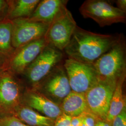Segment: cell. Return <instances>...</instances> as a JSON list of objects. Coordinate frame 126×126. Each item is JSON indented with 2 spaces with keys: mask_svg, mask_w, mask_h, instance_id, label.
Masks as SVG:
<instances>
[{
  "mask_svg": "<svg viewBox=\"0 0 126 126\" xmlns=\"http://www.w3.org/2000/svg\"><path fill=\"white\" fill-rule=\"evenodd\" d=\"M79 11L84 18L94 20L101 27L126 23V13L107 0H86L81 5Z\"/></svg>",
  "mask_w": 126,
  "mask_h": 126,
  "instance_id": "cell-5",
  "label": "cell"
},
{
  "mask_svg": "<svg viewBox=\"0 0 126 126\" xmlns=\"http://www.w3.org/2000/svg\"><path fill=\"white\" fill-rule=\"evenodd\" d=\"M32 89L37 91L59 106L72 91L66 71L61 63Z\"/></svg>",
  "mask_w": 126,
  "mask_h": 126,
  "instance_id": "cell-6",
  "label": "cell"
},
{
  "mask_svg": "<svg viewBox=\"0 0 126 126\" xmlns=\"http://www.w3.org/2000/svg\"><path fill=\"white\" fill-rule=\"evenodd\" d=\"M126 77V70L119 78L110 101L106 121L111 123L113 119L126 108V96L123 92V86Z\"/></svg>",
  "mask_w": 126,
  "mask_h": 126,
  "instance_id": "cell-16",
  "label": "cell"
},
{
  "mask_svg": "<svg viewBox=\"0 0 126 126\" xmlns=\"http://www.w3.org/2000/svg\"><path fill=\"white\" fill-rule=\"evenodd\" d=\"M77 26L72 14L67 9L50 24L45 36V39L48 45L63 51Z\"/></svg>",
  "mask_w": 126,
  "mask_h": 126,
  "instance_id": "cell-9",
  "label": "cell"
},
{
  "mask_svg": "<svg viewBox=\"0 0 126 126\" xmlns=\"http://www.w3.org/2000/svg\"><path fill=\"white\" fill-rule=\"evenodd\" d=\"M81 126H86L85 123L83 121V120H82V123H81Z\"/></svg>",
  "mask_w": 126,
  "mask_h": 126,
  "instance_id": "cell-28",
  "label": "cell"
},
{
  "mask_svg": "<svg viewBox=\"0 0 126 126\" xmlns=\"http://www.w3.org/2000/svg\"><path fill=\"white\" fill-rule=\"evenodd\" d=\"M13 116L29 126H54L55 121L42 115L23 104L16 109Z\"/></svg>",
  "mask_w": 126,
  "mask_h": 126,
  "instance_id": "cell-14",
  "label": "cell"
},
{
  "mask_svg": "<svg viewBox=\"0 0 126 126\" xmlns=\"http://www.w3.org/2000/svg\"><path fill=\"white\" fill-rule=\"evenodd\" d=\"M9 9V0H0V23L8 19Z\"/></svg>",
  "mask_w": 126,
  "mask_h": 126,
  "instance_id": "cell-20",
  "label": "cell"
},
{
  "mask_svg": "<svg viewBox=\"0 0 126 126\" xmlns=\"http://www.w3.org/2000/svg\"><path fill=\"white\" fill-rule=\"evenodd\" d=\"M15 50L12 45V23L7 19L0 23V55L7 59Z\"/></svg>",
  "mask_w": 126,
  "mask_h": 126,
  "instance_id": "cell-18",
  "label": "cell"
},
{
  "mask_svg": "<svg viewBox=\"0 0 126 126\" xmlns=\"http://www.w3.org/2000/svg\"><path fill=\"white\" fill-rule=\"evenodd\" d=\"M95 126H111V123L108 122L106 120L97 119L95 124Z\"/></svg>",
  "mask_w": 126,
  "mask_h": 126,
  "instance_id": "cell-27",
  "label": "cell"
},
{
  "mask_svg": "<svg viewBox=\"0 0 126 126\" xmlns=\"http://www.w3.org/2000/svg\"><path fill=\"white\" fill-rule=\"evenodd\" d=\"M83 114L79 117L72 118L70 126H81Z\"/></svg>",
  "mask_w": 126,
  "mask_h": 126,
  "instance_id": "cell-24",
  "label": "cell"
},
{
  "mask_svg": "<svg viewBox=\"0 0 126 126\" xmlns=\"http://www.w3.org/2000/svg\"><path fill=\"white\" fill-rule=\"evenodd\" d=\"M68 0H40L32 15V21L50 24L66 9Z\"/></svg>",
  "mask_w": 126,
  "mask_h": 126,
  "instance_id": "cell-13",
  "label": "cell"
},
{
  "mask_svg": "<svg viewBox=\"0 0 126 126\" xmlns=\"http://www.w3.org/2000/svg\"></svg>",
  "mask_w": 126,
  "mask_h": 126,
  "instance_id": "cell-29",
  "label": "cell"
},
{
  "mask_svg": "<svg viewBox=\"0 0 126 126\" xmlns=\"http://www.w3.org/2000/svg\"><path fill=\"white\" fill-rule=\"evenodd\" d=\"M40 1L39 0H9L8 19L11 21L16 19L30 17Z\"/></svg>",
  "mask_w": 126,
  "mask_h": 126,
  "instance_id": "cell-17",
  "label": "cell"
},
{
  "mask_svg": "<svg viewBox=\"0 0 126 126\" xmlns=\"http://www.w3.org/2000/svg\"><path fill=\"white\" fill-rule=\"evenodd\" d=\"M72 118L63 114L55 122L54 126H70Z\"/></svg>",
  "mask_w": 126,
  "mask_h": 126,
  "instance_id": "cell-22",
  "label": "cell"
},
{
  "mask_svg": "<svg viewBox=\"0 0 126 126\" xmlns=\"http://www.w3.org/2000/svg\"><path fill=\"white\" fill-rule=\"evenodd\" d=\"M26 86L22 79L7 69L0 72V115H12L22 104Z\"/></svg>",
  "mask_w": 126,
  "mask_h": 126,
  "instance_id": "cell-4",
  "label": "cell"
},
{
  "mask_svg": "<svg viewBox=\"0 0 126 126\" xmlns=\"http://www.w3.org/2000/svg\"><path fill=\"white\" fill-rule=\"evenodd\" d=\"M7 59L0 55V72L6 69Z\"/></svg>",
  "mask_w": 126,
  "mask_h": 126,
  "instance_id": "cell-26",
  "label": "cell"
},
{
  "mask_svg": "<svg viewBox=\"0 0 126 126\" xmlns=\"http://www.w3.org/2000/svg\"><path fill=\"white\" fill-rule=\"evenodd\" d=\"M12 45L16 49L45 36L50 24L32 21L28 18L11 20Z\"/></svg>",
  "mask_w": 126,
  "mask_h": 126,
  "instance_id": "cell-11",
  "label": "cell"
},
{
  "mask_svg": "<svg viewBox=\"0 0 126 126\" xmlns=\"http://www.w3.org/2000/svg\"><path fill=\"white\" fill-rule=\"evenodd\" d=\"M116 3L118 9L126 13V0H117Z\"/></svg>",
  "mask_w": 126,
  "mask_h": 126,
  "instance_id": "cell-25",
  "label": "cell"
},
{
  "mask_svg": "<svg viewBox=\"0 0 126 126\" xmlns=\"http://www.w3.org/2000/svg\"><path fill=\"white\" fill-rule=\"evenodd\" d=\"M99 80L117 81L126 70V47L122 37L117 43L92 64Z\"/></svg>",
  "mask_w": 126,
  "mask_h": 126,
  "instance_id": "cell-2",
  "label": "cell"
},
{
  "mask_svg": "<svg viewBox=\"0 0 126 126\" xmlns=\"http://www.w3.org/2000/svg\"><path fill=\"white\" fill-rule=\"evenodd\" d=\"M63 65L73 92L85 94L99 80L92 64L68 58Z\"/></svg>",
  "mask_w": 126,
  "mask_h": 126,
  "instance_id": "cell-8",
  "label": "cell"
},
{
  "mask_svg": "<svg viewBox=\"0 0 126 126\" xmlns=\"http://www.w3.org/2000/svg\"><path fill=\"white\" fill-rule=\"evenodd\" d=\"M111 126H126V108L113 119Z\"/></svg>",
  "mask_w": 126,
  "mask_h": 126,
  "instance_id": "cell-21",
  "label": "cell"
},
{
  "mask_svg": "<svg viewBox=\"0 0 126 126\" xmlns=\"http://www.w3.org/2000/svg\"><path fill=\"white\" fill-rule=\"evenodd\" d=\"M22 104L56 121L63 114L60 107L37 91L26 87Z\"/></svg>",
  "mask_w": 126,
  "mask_h": 126,
  "instance_id": "cell-12",
  "label": "cell"
},
{
  "mask_svg": "<svg viewBox=\"0 0 126 126\" xmlns=\"http://www.w3.org/2000/svg\"><path fill=\"white\" fill-rule=\"evenodd\" d=\"M121 37V36L95 33L77 26L63 51L68 58L92 64L115 45Z\"/></svg>",
  "mask_w": 126,
  "mask_h": 126,
  "instance_id": "cell-1",
  "label": "cell"
},
{
  "mask_svg": "<svg viewBox=\"0 0 126 126\" xmlns=\"http://www.w3.org/2000/svg\"><path fill=\"white\" fill-rule=\"evenodd\" d=\"M63 58V51L47 45L21 75L26 87L33 88L44 79Z\"/></svg>",
  "mask_w": 126,
  "mask_h": 126,
  "instance_id": "cell-3",
  "label": "cell"
},
{
  "mask_svg": "<svg viewBox=\"0 0 126 126\" xmlns=\"http://www.w3.org/2000/svg\"><path fill=\"white\" fill-rule=\"evenodd\" d=\"M63 114L71 118L88 112L85 94L71 91L60 105Z\"/></svg>",
  "mask_w": 126,
  "mask_h": 126,
  "instance_id": "cell-15",
  "label": "cell"
},
{
  "mask_svg": "<svg viewBox=\"0 0 126 126\" xmlns=\"http://www.w3.org/2000/svg\"><path fill=\"white\" fill-rule=\"evenodd\" d=\"M0 126H29L13 115L5 116L0 118Z\"/></svg>",
  "mask_w": 126,
  "mask_h": 126,
  "instance_id": "cell-19",
  "label": "cell"
},
{
  "mask_svg": "<svg viewBox=\"0 0 126 126\" xmlns=\"http://www.w3.org/2000/svg\"><path fill=\"white\" fill-rule=\"evenodd\" d=\"M117 82L99 80L85 94L88 113L97 119L106 120Z\"/></svg>",
  "mask_w": 126,
  "mask_h": 126,
  "instance_id": "cell-7",
  "label": "cell"
},
{
  "mask_svg": "<svg viewBox=\"0 0 126 126\" xmlns=\"http://www.w3.org/2000/svg\"><path fill=\"white\" fill-rule=\"evenodd\" d=\"M48 45L44 37L16 49L7 59L6 69L18 76H21Z\"/></svg>",
  "mask_w": 126,
  "mask_h": 126,
  "instance_id": "cell-10",
  "label": "cell"
},
{
  "mask_svg": "<svg viewBox=\"0 0 126 126\" xmlns=\"http://www.w3.org/2000/svg\"><path fill=\"white\" fill-rule=\"evenodd\" d=\"M83 120L86 126H95L97 119L91 113L87 112L84 113Z\"/></svg>",
  "mask_w": 126,
  "mask_h": 126,
  "instance_id": "cell-23",
  "label": "cell"
}]
</instances>
